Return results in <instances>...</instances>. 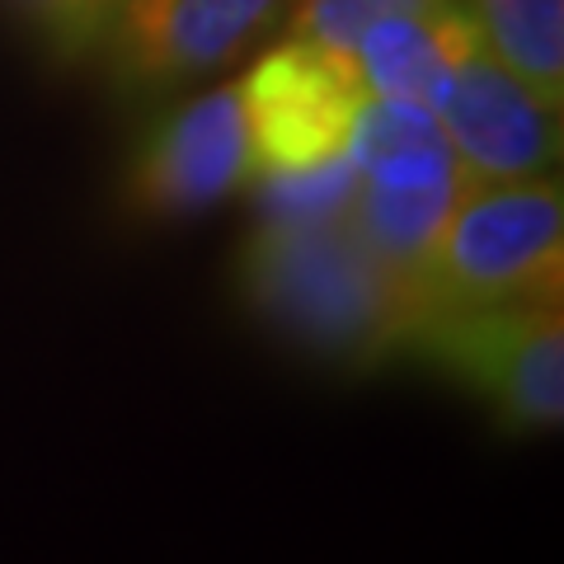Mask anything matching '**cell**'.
Returning a JSON list of instances; mask_svg holds the SVG:
<instances>
[{
	"instance_id": "1",
	"label": "cell",
	"mask_w": 564,
	"mask_h": 564,
	"mask_svg": "<svg viewBox=\"0 0 564 564\" xmlns=\"http://www.w3.org/2000/svg\"><path fill=\"white\" fill-rule=\"evenodd\" d=\"M245 292L321 358L377 362L414 339L419 302L352 236L348 217L311 226H269L245 254Z\"/></svg>"
},
{
	"instance_id": "2",
	"label": "cell",
	"mask_w": 564,
	"mask_h": 564,
	"mask_svg": "<svg viewBox=\"0 0 564 564\" xmlns=\"http://www.w3.org/2000/svg\"><path fill=\"white\" fill-rule=\"evenodd\" d=\"M564 273V193L560 174L513 184H470L437 231L419 273V325L443 311L560 302ZM414 325V329H419Z\"/></svg>"
},
{
	"instance_id": "3",
	"label": "cell",
	"mask_w": 564,
	"mask_h": 564,
	"mask_svg": "<svg viewBox=\"0 0 564 564\" xmlns=\"http://www.w3.org/2000/svg\"><path fill=\"white\" fill-rule=\"evenodd\" d=\"M429 358L489 400L513 429L555 433L564 419L560 302H503L429 315L414 339Z\"/></svg>"
},
{
	"instance_id": "4",
	"label": "cell",
	"mask_w": 564,
	"mask_h": 564,
	"mask_svg": "<svg viewBox=\"0 0 564 564\" xmlns=\"http://www.w3.org/2000/svg\"><path fill=\"white\" fill-rule=\"evenodd\" d=\"M254 141V174L344 161L362 85L352 62L306 39H288L240 76Z\"/></svg>"
},
{
	"instance_id": "5",
	"label": "cell",
	"mask_w": 564,
	"mask_h": 564,
	"mask_svg": "<svg viewBox=\"0 0 564 564\" xmlns=\"http://www.w3.org/2000/svg\"><path fill=\"white\" fill-rule=\"evenodd\" d=\"M254 174L245 85H217L180 104L141 141L128 170V198L147 217H198Z\"/></svg>"
},
{
	"instance_id": "6",
	"label": "cell",
	"mask_w": 564,
	"mask_h": 564,
	"mask_svg": "<svg viewBox=\"0 0 564 564\" xmlns=\"http://www.w3.org/2000/svg\"><path fill=\"white\" fill-rule=\"evenodd\" d=\"M437 118L470 184L536 180L560 161V109L541 104L485 43L470 47Z\"/></svg>"
},
{
	"instance_id": "7",
	"label": "cell",
	"mask_w": 564,
	"mask_h": 564,
	"mask_svg": "<svg viewBox=\"0 0 564 564\" xmlns=\"http://www.w3.org/2000/svg\"><path fill=\"white\" fill-rule=\"evenodd\" d=\"M288 0H122L109 43L118 76L147 90H180L236 62Z\"/></svg>"
},
{
	"instance_id": "8",
	"label": "cell",
	"mask_w": 564,
	"mask_h": 564,
	"mask_svg": "<svg viewBox=\"0 0 564 564\" xmlns=\"http://www.w3.org/2000/svg\"><path fill=\"white\" fill-rule=\"evenodd\" d=\"M475 43H480L475 14L456 0H437L429 10L386 14V20L367 24L348 62L362 95L419 99L437 109Z\"/></svg>"
},
{
	"instance_id": "9",
	"label": "cell",
	"mask_w": 564,
	"mask_h": 564,
	"mask_svg": "<svg viewBox=\"0 0 564 564\" xmlns=\"http://www.w3.org/2000/svg\"><path fill=\"white\" fill-rule=\"evenodd\" d=\"M456 193H462V170L456 165L410 174V180H362L344 217L352 236L414 292L423 259H429L437 231H443Z\"/></svg>"
},
{
	"instance_id": "10",
	"label": "cell",
	"mask_w": 564,
	"mask_h": 564,
	"mask_svg": "<svg viewBox=\"0 0 564 564\" xmlns=\"http://www.w3.org/2000/svg\"><path fill=\"white\" fill-rule=\"evenodd\" d=\"M344 155L362 180H410L456 165L437 109L391 95H362Z\"/></svg>"
},
{
	"instance_id": "11",
	"label": "cell",
	"mask_w": 564,
	"mask_h": 564,
	"mask_svg": "<svg viewBox=\"0 0 564 564\" xmlns=\"http://www.w3.org/2000/svg\"><path fill=\"white\" fill-rule=\"evenodd\" d=\"M480 43L541 104H564V0H470Z\"/></svg>"
},
{
	"instance_id": "12",
	"label": "cell",
	"mask_w": 564,
	"mask_h": 564,
	"mask_svg": "<svg viewBox=\"0 0 564 564\" xmlns=\"http://www.w3.org/2000/svg\"><path fill=\"white\" fill-rule=\"evenodd\" d=\"M362 174L352 170V161H329L311 170H282L263 174L259 193V217L269 226H311V221H334L344 217L352 193H358Z\"/></svg>"
},
{
	"instance_id": "13",
	"label": "cell",
	"mask_w": 564,
	"mask_h": 564,
	"mask_svg": "<svg viewBox=\"0 0 564 564\" xmlns=\"http://www.w3.org/2000/svg\"><path fill=\"white\" fill-rule=\"evenodd\" d=\"M429 6H437V0H302L292 14V39H306L315 47L348 57L367 24L386 20V14L429 10Z\"/></svg>"
},
{
	"instance_id": "14",
	"label": "cell",
	"mask_w": 564,
	"mask_h": 564,
	"mask_svg": "<svg viewBox=\"0 0 564 564\" xmlns=\"http://www.w3.org/2000/svg\"><path fill=\"white\" fill-rule=\"evenodd\" d=\"M10 6L43 33L52 52L80 57V52H90L109 39V24L122 0H10Z\"/></svg>"
}]
</instances>
